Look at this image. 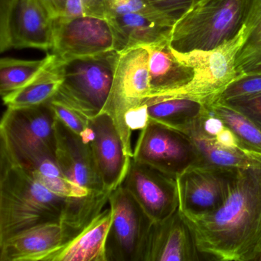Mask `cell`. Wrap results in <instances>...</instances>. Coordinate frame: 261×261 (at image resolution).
Listing matches in <instances>:
<instances>
[{
  "instance_id": "obj_1",
  "label": "cell",
  "mask_w": 261,
  "mask_h": 261,
  "mask_svg": "<svg viewBox=\"0 0 261 261\" xmlns=\"http://www.w3.org/2000/svg\"><path fill=\"white\" fill-rule=\"evenodd\" d=\"M185 218L206 259L253 260L261 248V164L238 171L219 208Z\"/></svg>"
},
{
  "instance_id": "obj_2",
  "label": "cell",
  "mask_w": 261,
  "mask_h": 261,
  "mask_svg": "<svg viewBox=\"0 0 261 261\" xmlns=\"http://www.w3.org/2000/svg\"><path fill=\"white\" fill-rule=\"evenodd\" d=\"M73 198L53 193L1 152L0 244L36 226L62 224L72 211Z\"/></svg>"
},
{
  "instance_id": "obj_3",
  "label": "cell",
  "mask_w": 261,
  "mask_h": 261,
  "mask_svg": "<svg viewBox=\"0 0 261 261\" xmlns=\"http://www.w3.org/2000/svg\"><path fill=\"white\" fill-rule=\"evenodd\" d=\"M248 0H196L172 27L169 46L179 53L210 50L241 29Z\"/></svg>"
},
{
  "instance_id": "obj_4",
  "label": "cell",
  "mask_w": 261,
  "mask_h": 261,
  "mask_svg": "<svg viewBox=\"0 0 261 261\" xmlns=\"http://www.w3.org/2000/svg\"><path fill=\"white\" fill-rule=\"evenodd\" d=\"M56 120L49 101L7 108L0 123V152L27 170L45 159L56 160Z\"/></svg>"
},
{
  "instance_id": "obj_5",
  "label": "cell",
  "mask_w": 261,
  "mask_h": 261,
  "mask_svg": "<svg viewBox=\"0 0 261 261\" xmlns=\"http://www.w3.org/2000/svg\"><path fill=\"white\" fill-rule=\"evenodd\" d=\"M246 39L245 25L242 24L232 39L213 49L179 53L170 47L177 60L192 70L193 77L178 89L154 96L181 97L201 105H210L232 83L243 79L237 71L235 61Z\"/></svg>"
},
{
  "instance_id": "obj_6",
  "label": "cell",
  "mask_w": 261,
  "mask_h": 261,
  "mask_svg": "<svg viewBox=\"0 0 261 261\" xmlns=\"http://www.w3.org/2000/svg\"><path fill=\"white\" fill-rule=\"evenodd\" d=\"M119 51L73 59L63 63V82L53 98L88 119L103 111L108 101Z\"/></svg>"
},
{
  "instance_id": "obj_7",
  "label": "cell",
  "mask_w": 261,
  "mask_h": 261,
  "mask_svg": "<svg viewBox=\"0 0 261 261\" xmlns=\"http://www.w3.org/2000/svg\"><path fill=\"white\" fill-rule=\"evenodd\" d=\"M149 53L144 47H134L119 53L114 81L102 112L112 118L126 154L132 158V131L127 116L141 106L151 92Z\"/></svg>"
},
{
  "instance_id": "obj_8",
  "label": "cell",
  "mask_w": 261,
  "mask_h": 261,
  "mask_svg": "<svg viewBox=\"0 0 261 261\" xmlns=\"http://www.w3.org/2000/svg\"><path fill=\"white\" fill-rule=\"evenodd\" d=\"M112 221L107 237L106 261H140L152 221L123 186L112 191Z\"/></svg>"
},
{
  "instance_id": "obj_9",
  "label": "cell",
  "mask_w": 261,
  "mask_h": 261,
  "mask_svg": "<svg viewBox=\"0 0 261 261\" xmlns=\"http://www.w3.org/2000/svg\"><path fill=\"white\" fill-rule=\"evenodd\" d=\"M133 158L176 177L200 164L196 149L186 134L152 120H147L140 129Z\"/></svg>"
},
{
  "instance_id": "obj_10",
  "label": "cell",
  "mask_w": 261,
  "mask_h": 261,
  "mask_svg": "<svg viewBox=\"0 0 261 261\" xmlns=\"http://www.w3.org/2000/svg\"><path fill=\"white\" fill-rule=\"evenodd\" d=\"M239 170L195 165L178 175V208L185 218L201 216L219 208L228 197Z\"/></svg>"
},
{
  "instance_id": "obj_11",
  "label": "cell",
  "mask_w": 261,
  "mask_h": 261,
  "mask_svg": "<svg viewBox=\"0 0 261 261\" xmlns=\"http://www.w3.org/2000/svg\"><path fill=\"white\" fill-rule=\"evenodd\" d=\"M114 50H116L115 36L106 18L60 16L53 19L51 51L59 60L68 62Z\"/></svg>"
},
{
  "instance_id": "obj_12",
  "label": "cell",
  "mask_w": 261,
  "mask_h": 261,
  "mask_svg": "<svg viewBox=\"0 0 261 261\" xmlns=\"http://www.w3.org/2000/svg\"><path fill=\"white\" fill-rule=\"evenodd\" d=\"M53 19L40 0H12L0 22V48L51 51Z\"/></svg>"
},
{
  "instance_id": "obj_13",
  "label": "cell",
  "mask_w": 261,
  "mask_h": 261,
  "mask_svg": "<svg viewBox=\"0 0 261 261\" xmlns=\"http://www.w3.org/2000/svg\"><path fill=\"white\" fill-rule=\"evenodd\" d=\"M121 186L152 221H162L179 207L177 177L131 158Z\"/></svg>"
},
{
  "instance_id": "obj_14",
  "label": "cell",
  "mask_w": 261,
  "mask_h": 261,
  "mask_svg": "<svg viewBox=\"0 0 261 261\" xmlns=\"http://www.w3.org/2000/svg\"><path fill=\"white\" fill-rule=\"evenodd\" d=\"M84 138L92 149L97 169L105 189L109 192L121 186L129 170L131 157L112 118L101 112L89 120Z\"/></svg>"
},
{
  "instance_id": "obj_15",
  "label": "cell",
  "mask_w": 261,
  "mask_h": 261,
  "mask_svg": "<svg viewBox=\"0 0 261 261\" xmlns=\"http://www.w3.org/2000/svg\"><path fill=\"white\" fill-rule=\"evenodd\" d=\"M205 259L198 250L190 226L178 208L166 219L152 221L140 261H198Z\"/></svg>"
},
{
  "instance_id": "obj_16",
  "label": "cell",
  "mask_w": 261,
  "mask_h": 261,
  "mask_svg": "<svg viewBox=\"0 0 261 261\" xmlns=\"http://www.w3.org/2000/svg\"><path fill=\"white\" fill-rule=\"evenodd\" d=\"M56 136V163L63 173L70 180L91 192H109L103 186L89 143L58 117Z\"/></svg>"
},
{
  "instance_id": "obj_17",
  "label": "cell",
  "mask_w": 261,
  "mask_h": 261,
  "mask_svg": "<svg viewBox=\"0 0 261 261\" xmlns=\"http://www.w3.org/2000/svg\"><path fill=\"white\" fill-rule=\"evenodd\" d=\"M114 30L116 50L145 47L169 42L176 20L162 14L127 13L108 18Z\"/></svg>"
},
{
  "instance_id": "obj_18",
  "label": "cell",
  "mask_w": 261,
  "mask_h": 261,
  "mask_svg": "<svg viewBox=\"0 0 261 261\" xmlns=\"http://www.w3.org/2000/svg\"><path fill=\"white\" fill-rule=\"evenodd\" d=\"M68 243L60 223L36 226L0 244L1 261H46Z\"/></svg>"
},
{
  "instance_id": "obj_19",
  "label": "cell",
  "mask_w": 261,
  "mask_h": 261,
  "mask_svg": "<svg viewBox=\"0 0 261 261\" xmlns=\"http://www.w3.org/2000/svg\"><path fill=\"white\" fill-rule=\"evenodd\" d=\"M111 221L109 205L46 261H106L105 247Z\"/></svg>"
},
{
  "instance_id": "obj_20",
  "label": "cell",
  "mask_w": 261,
  "mask_h": 261,
  "mask_svg": "<svg viewBox=\"0 0 261 261\" xmlns=\"http://www.w3.org/2000/svg\"><path fill=\"white\" fill-rule=\"evenodd\" d=\"M201 117L182 131L196 149L200 160L198 165L241 169L261 164V157L244 149L224 147L216 141L215 137L205 134L201 127Z\"/></svg>"
},
{
  "instance_id": "obj_21",
  "label": "cell",
  "mask_w": 261,
  "mask_h": 261,
  "mask_svg": "<svg viewBox=\"0 0 261 261\" xmlns=\"http://www.w3.org/2000/svg\"><path fill=\"white\" fill-rule=\"evenodd\" d=\"M144 48L149 56V96L178 89L192 80L193 71L177 60L169 46V42L148 45Z\"/></svg>"
},
{
  "instance_id": "obj_22",
  "label": "cell",
  "mask_w": 261,
  "mask_h": 261,
  "mask_svg": "<svg viewBox=\"0 0 261 261\" xmlns=\"http://www.w3.org/2000/svg\"><path fill=\"white\" fill-rule=\"evenodd\" d=\"M63 63L53 55L51 62L36 77L14 92L3 97L7 108L37 106L57 94L63 82Z\"/></svg>"
},
{
  "instance_id": "obj_23",
  "label": "cell",
  "mask_w": 261,
  "mask_h": 261,
  "mask_svg": "<svg viewBox=\"0 0 261 261\" xmlns=\"http://www.w3.org/2000/svg\"><path fill=\"white\" fill-rule=\"evenodd\" d=\"M243 24L247 39L240 49L235 67L240 76H261V0H248Z\"/></svg>"
},
{
  "instance_id": "obj_24",
  "label": "cell",
  "mask_w": 261,
  "mask_h": 261,
  "mask_svg": "<svg viewBox=\"0 0 261 261\" xmlns=\"http://www.w3.org/2000/svg\"><path fill=\"white\" fill-rule=\"evenodd\" d=\"M205 106L208 107L235 134L241 149L261 157V129L254 122L219 98Z\"/></svg>"
},
{
  "instance_id": "obj_25",
  "label": "cell",
  "mask_w": 261,
  "mask_h": 261,
  "mask_svg": "<svg viewBox=\"0 0 261 261\" xmlns=\"http://www.w3.org/2000/svg\"><path fill=\"white\" fill-rule=\"evenodd\" d=\"M53 58L51 53L39 60L3 58L0 61V93L2 97L28 83L47 66Z\"/></svg>"
},
{
  "instance_id": "obj_26",
  "label": "cell",
  "mask_w": 261,
  "mask_h": 261,
  "mask_svg": "<svg viewBox=\"0 0 261 261\" xmlns=\"http://www.w3.org/2000/svg\"><path fill=\"white\" fill-rule=\"evenodd\" d=\"M28 171L42 186L57 195L81 198L95 193L70 180L53 159H45Z\"/></svg>"
},
{
  "instance_id": "obj_27",
  "label": "cell",
  "mask_w": 261,
  "mask_h": 261,
  "mask_svg": "<svg viewBox=\"0 0 261 261\" xmlns=\"http://www.w3.org/2000/svg\"><path fill=\"white\" fill-rule=\"evenodd\" d=\"M261 94V76H248L232 83L219 99L225 102L245 100Z\"/></svg>"
},
{
  "instance_id": "obj_28",
  "label": "cell",
  "mask_w": 261,
  "mask_h": 261,
  "mask_svg": "<svg viewBox=\"0 0 261 261\" xmlns=\"http://www.w3.org/2000/svg\"><path fill=\"white\" fill-rule=\"evenodd\" d=\"M51 108L56 113V117L66 125L71 130L83 137L89 127L88 117L79 113L71 107L62 103L60 100L53 98L49 100Z\"/></svg>"
},
{
  "instance_id": "obj_29",
  "label": "cell",
  "mask_w": 261,
  "mask_h": 261,
  "mask_svg": "<svg viewBox=\"0 0 261 261\" xmlns=\"http://www.w3.org/2000/svg\"><path fill=\"white\" fill-rule=\"evenodd\" d=\"M105 4L106 19L127 13L162 14L149 7L144 0H105Z\"/></svg>"
},
{
  "instance_id": "obj_30",
  "label": "cell",
  "mask_w": 261,
  "mask_h": 261,
  "mask_svg": "<svg viewBox=\"0 0 261 261\" xmlns=\"http://www.w3.org/2000/svg\"><path fill=\"white\" fill-rule=\"evenodd\" d=\"M145 3L158 13L173 18L175 20L186 13L196 0H144Z\"/></svg>"
},
{
  "instance_id": "obj_31",
  "label": "cell",
  "mask_w": 261,
  "mask_h": 261,
  "mask_svg": "<svg viewBox=\"0 0 261 261\" xmlns=\"http://www.w3.org/2000/svg\"><path fill=\"white\" fill-rule=\"evenodd\" d=\"M226 103L245 114L261 129V94L245 100Z\"/></svg>"
},
{
  "instance_id": "obj_32",
  "label": "cell",
  "mask_w": 261,
  "mask_h": 261,
  "mask_svg": "<svg viewBox=\"0 0 261 261\" xmlns=\"http://www.w3.org/2000/svg\"><path fill=\"white\" fill-rule=\"evenodd\" d=\"M201 123L204 132L211 137H216L226 126L221 119L214 114L213 111L205 105Z\"/></svg>"
},
{
  "instance_id": "obj_33",
  "label": "cell",
  "mask_w": 261,
  "mask_h": 261,
  "mask_svg": "<svg viewBox=\"0 0 261 261\" xmlns=\"http://www.w3.org/2000/svg\"><path fill=\"white\" fill-rule=\"evenodd\" d=\"M86 16L106 18L105 0H82Z\"/></svg>"
},
{
  "instance_id": "obj_34",
  "label": "cell",
  "mask_w": 261,
  "mask_h": 261,
  "mask_svg": "<svg viewBox=\"0 0 261 261\" xmlns=\"http://www.w3.org/2000/svg\"><path fill=\"white\" fill-rule=\"evenodd\" d=\"M216 141L221 146L230 149H241L239 141L235 134L225 126L218 135L215 137Z\"/></svg>"
},
{
  "instance_id": "obj_35",
  "label": "cell",
  "mask_w": 261,
  "mask_h": 261,
  "mask_svg": "<svg viewBox=\"0 0 261 261\" xmlns=\"http://www.w3.org/2000/svg\"><path fill=\"white\" fill-rule=\"evenodd\" d=\"M53 19L62 16L66 8L67 0H40Z\"/></svg>"
},
{
  "instance_id": "obj_36",
  "label": "cell",
  "mask_w": 261,
  "mask_h": 261,
  "mask_svg": "<svg viewBox=\"0 0 261 261\" xmlns=\"http://www.w3.org/2000/svg\"><path fill=\"white\" fill-rule=\"evenodd\" d=\"M86 16L82 0H67L66 8L63 16L72 18Z\"/></svg>"
},
{
  "instance_id": "obj_37",
  "label": "cell",
  "mask_w": 261,
  "mask_h": 261,
  "mask_svg": "<svg viewBox=\"0 0 261 261\" xmlns=\"http://www.w3.org/2000/svg\"><path fill=\"white\" fill-rule=\"evenodd\" d=\"M253 261H261V248L259 249V251L255 255Z\"/></svg>"
}]
</instances>
